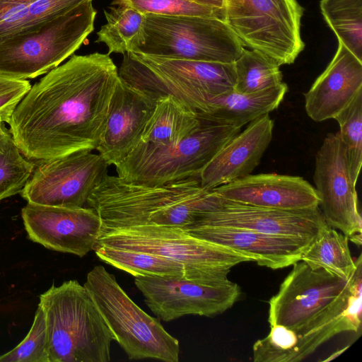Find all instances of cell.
Returning <instances> with one entry per match:
<instances>
[{
  "instance_id": "9c48e42d",
  "label": "cell",
  "mask_w": 362,
  "mask_h": 362,
  "mask_svg": "<svg viewBox=\"0 0 362 362\" xmlns=\"http://www.w3.org/2000/svg\"><path fill=\"white\" fill-rule=\"evenodd\" d=\"M199 115L201 124L198 129L175 146L161 147L139 142L124 160L115 165L117 176L148 185L198 177L219 150L241 129L207 115Z\"/></svg>"
},
{
  "instance_id": "d6986e66",
  "label": "cell",
  "mask_w": 362,
  "mask_h": 362,
  "mask_svg": "<svg viewBox=\"0 0 362 362\" xmlns=\"http://www.w3.org/2000/svg\"><path fill=\"white\" fill-rule=\"evenodd\" d=\"M190 235L242 252L259 266L285 268L300 261L315 239L277 235L252 230L221 226H190Z\"/></svg>"
},
{
  "instance_id": "6da1fadb",
  "label": "cell",
  "mask_w": 362,
  "mask_h": 362,
  "mask_svg": "<svg viewBox=\"0 0 362 362\" xmlns=\"http://www.w3.org/2000/svg\"><path fill=\"white\" fill-rule=\"evenodd\" d=\"M119 76L109 54L73 55L32 86L8 124L21 153L43 161L96 149Z\"/></svg>"
},
{
  "instance_id": "9a60e30c",
  "label": "cell",
  "mask_w": 362,
  "mask_h": 362,
  "mask_svg": "<svg viewBox=\"0 0 362 362\" xmlns=\"http://www.w3.org/2000/svg\"><path fill=\"white\" fill-rule=\"evenodd\" d=\"M269 300V326L297 332L325 310L340 294L348 280L322 269L296 262Z\"/></svg>"
},
{
  "instance_id": "3957f363",
  "label": "cell",
  "mask_w": 362,
  "mask_h": 362,
  "mask_svg": "<svg viewBox=\"0 0 362 362\" xmlns=\"http://www.w3.org/2000/svg\"><path fill=\"white\" fill-rule=\"evenodd\" d=\"M49 362H109L114 337L90 293L76 280L40 296Z\"/></svg>"
},
{
  "instance_id": "44dd1931",
  "label": "cell",
  "mask_w": 362,
  "mask_h": 362,
  "mask_svg": "<svg viewBox=\"0 0 362 362\" xmlns=\"http://www.w3.org/2000/svg\"><path fill=\"white\" fill-rule=\"evenodd\" d=\"M269 114L249 123L230 139L200 173L201 186L211 189L250 175L259 164L273 136Z\"/></svg>"
},
{
  "instance_id": "277c9868",
  "label": "cell",
  "mask_w": 362,
  "mask_h": 362,
  "mask_svg": "<svg viewBox=\"0 0 362 362\" xmlns=\"http://www.w3.org/2000/svg\"><path fill=\"white\" fill-rule=\"evenodd\" d=\"M118 70L131 86L158 99L172 95L194 111L206 114L210 102L234 89L233 63L193 61L125 53Z\"/></svg>"
},
{
  "instance_id": "83f0119b",
  "label": "cell",
  "mask_w": 362,
  "mask_h": 362,
  "mask_svg": "<svg viewBox=\"0 0 362 362\" xmlns=\"http://www.w3.org/2000/svg\"><path fill=\"white\" fill-rule=\"evenodd\" d=\"M320 8L338 42L362 61V0H321Z\"/></svg>"
},
{
  "instance_id": "52a82bcc",
  "label": "cell",
  "mask_w": 362,
  "mask_h": 362,
  "mask_svg": "<svg viewBox=\"0 0 362 362\" xmlns=\"http://www.w3.org/2000/svg\"><path fill=\"white\" fill-rule=\"evenodd\" d=\"M244 48L221 19L146 13L140 33L129 52L193 61L233 63Z\"/></svg>"
},
{
  "instance_id": "5bb4252c",
  "label": "cell",
  "mask_w": 362,
  "mask_h": 362,
  "mask_svg": "<svg viewBox=\"0 0 362 362\" xmlns=\"http://www.w3.org/2000/svg\"><path fill=\"white\" fill-rule=\"evenodd\" d=\"M326 225L319 206L303 209L260 207L221 198L212 189L208 206L184 228L233 227L272 235L314 239Z\"/></svg>"
},
{
  "instance_id": "cb8c5ba5",
  "label": "cell",
  "mask_w": 362,
  "mask_h": 362,
  "mask_svg": "<svg viewBox=\"0 0 362 362\" xmlns=\"http://www.w3.org/2000/svg\"><path fill=\"white\" fill-rule=\"evenodd\" d=\"M287 90L288 86L284 82L252 93H240L233 89L214 98L205 115L218 122L241 128L276 109Z\"/></svg>"
},
{
  "instance_id": "d4e9b609",
  "label": "cell",
  "mask_w": 362,
  "mask_h": 362,
  "mask_svg": "<svg viewBox=\"0 0 362 362\" xmlns=\"http://www.w3.org/2000/svg\"><path fill=\"white\" fill-rule=\"evenodd\" d=\"M93 0H0V38L29 30Z\"/></svg>"
},
{
  "instance_id": "4fadbf2b",
  "label": "cell",
  "mask_w": 362,
  "mask_h": 362,
  "mask_svg": "<svg viewBox=\"0 0 362 362\" xmlns=\"http://www.w3.org/2000/svg\"><path fill=\"white\" fill-rule=\"evenodd\" d=\"M313 181L327 225L361 245L358 195L338 133H328L315 156Z\"/></svg>"
},
{
  "instance_id": "836d02e7",
  "label": "cell",
  "mask_w": 362,
  "mask_h": 362,
  "mask_svg": "<svg viewBox=\"0 0 362 362\" xmlns=\"http://www.w3.org/2000/svg\"><path fill=\"white\" fill-rule=\"evenodd\" d=\"M127 5L139 12L163 16L210 17L224 21V9L202 6L189 0H114L112 5Z\"/></svg>"
},
{
  "instance_id": "8992f818",
  "label": "cell",
  "mask_w": 362,
  "mask_h": 362,
  "mask_svg": "<svg viewBox=\"0 0 362 362\" xmlns=\"http://www.w3.org/2000/svg\"><path fill=\"white\" fill-rule=\"evenodd\" d=\"M96 244L158 255L182 264L186 279L223 282L232 267L250 257L194 237L177 226L145 225L118 228L102 234Z\"/></svg>"
},
{
  "instance_id": "ffe728a7",
  "label": "cell",
  "mask_w": 362,
  "mask_h": 362,
  "mask_svg": "<svg viewBox=\"0 0 362 362\" xmlns=\"http://www.w3.org/2000/svg\"><path fill=\"white\" fill-rule=\"evenodd\" d=\"M213 190L221 198L260 207L303 209L319 206L315 187L298 176L250 174Z\"/></svg>"
},
{
  "instance_id": "7a4b0ae2",
  "label": "cell",
  "mask_w": 362,
  "mask_h": 362,
  "mask_svg": "<svg viewBox=\"0 0 362 362\" xmlns=\"http://www.w3.org/2000/svg\"><path fill=\"white\" fill-rule=\"evenodd\" d=\"M212 189L193 177L161 185L127 181L108 174L88 202L101 221L100 235L118 228L158 225L184 228L208 205Z\"/></svg>"
},
{
  "instance_id": "30bf717a",
  "label": "cell",
  "mask_w": 362,
  "mask_h": 362,
  "mask_svg": "<svg viewBox=\"0 0 362 362\" xmlns=\"http://www.w3.org/2000/svg\"><path fill=\"white\" fill-rule=\"evenodd\" d=\"M303 12L296 0H224V22L242 45L279 66L293 64L305 47Z\"/></svg>"
},
{
  "instance_id": "f546056e",
  "label": "cell",
  "mask_w": 362,
  "mask_h": 362,
  "mask_svg": "<svg viewBox=\"0 0 362 362\" xmlns=\"http://www.w3.org/2000/svg\"><path fill=\"white\" fill-rule=\"evenodd\" d=\"M107 23L97 33L95 42H103L108 53L124 54L140 33L144 14L127 5H112L104 11Z\"/></svg>"
},
{
  "instance_id": "e0dca14e",
  "label": "cell",
  "mask_w": 362,
  "mask_h": 362,
  "mask_svg": "<svg viewBox=\"0 0 362 362\" xmlns=\"http://www.w3.org/2000/svg\"><path fill=\"white\" fill-rule=\"evenodd\" d=\"M156 100L119 78L95 149L108 165L119 164L139 144Z\"/></svg>"
},
{
  "instance_id": "1f68e13d",
  "label": "cell",
  "mask_w": 362,
  "mask_h": 362,
  "mask_svg": "<svg viewBox=\"0 0 362 362\" xmlns=\"http://www.w3.org/2000/svg\"><path fill=\"white\" fill-rule=\"evenodd\" d=\"M334 119L339 126L337 133L356 185L362 164V89Z\"/></svg>"
},
{
  "instance_id": "4dcf8cb0",
  "label": "cell",
  "mask_w": 362,
  "mask_h": 362,
  "mask_svg": "<svg viewBox=\"0 0 362 362\" xmlns=\"http://www.w3.org/2000/svg\"><path fill=\"white\" fill-rule=\"evenodd\" d=\"M35 166L23 156L9 129L0 122V201L21 193Z\"/></svg>"
},
{
  "instance_id": "7c38bea8",
  "label": "cell",
  "mask_w": 362,
  "mask_h": 362,
  "mask_svg": "<svg viewBox=\"0 0 362 362\" xmlns=\"http://www.w3.org/2000/svg\"><path fill=\"white\" fill-rule=\"evenodd\" d=\"M134 284L151 312L167 322L188 315L221 314L241 293L239 286L229 280L209 283L181 276H144L134 277Z\"/></svg>"
},
{
  "instance_id": "ac0fdd59",
  "label": "cell",
  "mask_w": 362,
  "mask_h": 362,
  "mask_svg": "<svg viewBox=\"0 0 362 362\" xmlns=\"http://www.w3.org/2000/svg\"><path fill=\"white\" fill-rule=\"evenodd\" d=\"M361 255L356 259V269L337 298L305 326L294 332L296 343L279 354L274 362L300 361L320 345L344 332L361 330Z\"/></svg>"
},
{
  "instance_id": "7402d4cb",
  "label": "cell",
  "mask_w": 362,
  "mask_h": 362,
  "mask_svg": "<svg viewBox=\"0 0 362 362\" xmlns=\"http://www.w3.org/2000/svg\"><path fill=\"white\" fill-rule=\"evenodd\" d=\"M362 89V61L342 44L305 93V109L315 122L334 119Z\"/></svg>"
},
{
  "instance_id": "5b68a950",
  "label": "cell",
  "mask_w": 362,
  "mask_h": 362,
  "mask_svg": "<svg viewBox=\"0 0 362 362\" xmlns=\"http://www.w3.org/2000/svg\"><path fill=\"white\" fill-rule=\"evenodd\" d=\"M93 1L29 30L0 38V76L34 78L71 56L94 30Z\"/></svg>"
},
{
  "instance_id": "d6a6232c",
  "label": "cell",
  "mask_w": 362,
  "mask_h": 362,
  "mask_svg": "<svg viewBox=\"0 0 362 362\" xmlns=\"http://www.w3.org/2000/svg\"><path fill=\"white\" fill-rule=\"evenodd\" d=\"M0 362H49L45 317L39 304L25 338L13 349L0 356Z\"/></svg>"
},
{
  "instance_id": "d590c367",
  "label": "cell",
  "mask_w": 362,
  "mask_h": 362,
  "mask_svg": "<svg viewBox=\"0 0 362 362\" xmlns=\"http://www.w3.org/2000/svg\"><path fill=\"white\" fill-rule=\"evenodd\" d=\"M194 3L207 7L224 9V0H189Z\"/></svg>"
},
{
  "instance_id": "2e32d148",
  "label": "cell",
  "mask_w": 362,
  "mask_h": 362,
  "mask_svg": "<svg viewBox=\"0 0 362 362\" xmlns=\"http://www.w3.org/2000/svg\"><path fill=\"white\" fill-rule=\"evenodd\" d=\"M29 239L46 248L80 257L93 250L101 221L90 207H61L28 203L21 211Z\"/></svg>"
},
{
  "instance_id": "ba28073f",
  "label": "cell",
  "mask_w": 362,
  "mask_h": 362,
  "mask_svg": "<svg viewBox=\"0 0 362 362\" xmlns=\"http://www.w3.org/2000/svg\"><path fill=\"white\" fill-rule=\"evenodd\" d=\"M83 285L129 359L179 361L178 339L130 298L114 274L96 265L88 273Z\"/></svg>"
},
{
  "instance_id": "e575fe53",
  "label": "cell",
  "mask_w": 362,
  "mask_h": 362,
  "mask_svg": "<svg viewBox=\"0 0 362 362\" xmlns=\"http://www.w3.org/2000/svg\"><path fill=\"white\" fill-rule=\"evenodd\" d=\"M31 88L27 80L0 76V122H8L13 110Z\"/></svg>"
},
{
  "instance_id": "484cf974",
  "label": "cell",
  "mask_w": 362,
  "mask_h": 362,
  "mask_svg": "<svg viewBox=\"0 0 362 362\" xmlns=\"http://www.w3.org/2000/svg\"><path fill=\"white\" fill-rule=\"evenodd\" d=\"M348 242L346 235L327 224L304 252L301 260L312 269L322 268L348 280L356 269Z\"/></svg>"
},
{
  "instance_id": "603a6c76",
  "label": "cell",
  "mask_w": 362,
  "mask_h": 362,
  "mask_svg": "<svg viewBox=\"0 0 362 362\" xmlns=\"http://www.w3.org/2000/svg\"><path fill=\"white\" fill-rule=\"evenodd\" d=\"M199 112L172 95L157 99L141 141L161 147L175 146L199 127Z\"/></svg>"
},
{
  "instance_id": "8d00e7d4",
  "label": "cell",
  "mask_w": 362,
  "mask_h": 362,
  "mask_svg": "<svg viewBox=\"0 0 362 362\" xmlns=\"http://www.w3.org/2000/svg\"><path fill=\"white\" fill-rule=\"evenodd\" d=\"M349 346V345L347 346L346 347H344L343 349H341L340 350L337 351L336 352H334V354L330 355L328 358H327L326 359L323 360V361H327L333 360L334 358L337 357L339 355H340L341 353H343Z\"/></svg>"
},
{
  "instance_id": "4316f807",
  "label": "cell",
  "mask_w": 362,
  "mask_h": 362,
  "mask_svg": "<svg viewBox=\"0 0 362 362\" xmlns=\"http://www.w3.org/2000/svg\"><path fill=\"white\" fill-rule=\"evenodd\" d=\"M93 251L101 261L134 277H185V269L182 264L158 255L99 244H95Z\"/></svg>"
},
{
  "instance_id": "f1b7e54d",
  "label": "cell",
  "mask_w": 362,
  "mask_h": 362,
  "mask_svg": "<svg viewBox=\"0 0 362 362\" xmlns=\"http://www.w3.org/2000/svg\"><path fill=\"white\" fill-rule=\"evenodd\" d=\"M233 65L235 74L234 90L238 93L259 92L283 83L280 66L259 51L245 47Z\"/></svg>"
},
{
  "instance_id": "8fae6325",
  "label": "cell",
  "mask_w": 362,
  "mask_h": 362,
  "mask_svg": "<svg viewBox=\"0 0 362 362\" xmlns=\"http://www.w3.org/2000/svg\"><path fill=\"white\" fill-rule=\"evenodd\" d=\"M108 165L93 151L81 150L42 161L21 192L28 203L83 207L108 174Z\"/></svg>"
}]
</instances>
